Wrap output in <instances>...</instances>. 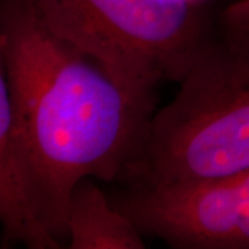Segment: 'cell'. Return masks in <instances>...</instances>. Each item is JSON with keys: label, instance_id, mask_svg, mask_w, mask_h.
Instances as JSON below:
<instances>
[{"label": "cell", "instance_id": "1", "mask_svg": "<svg viewBox=\"0 0 249 249\" xmlns=\"http://www.w3.org/2000/svg\"><path fill=\"white\" fill-rule=\"evenodd\" d=\"M0 73L36 178L46 227L67 240V205L83 178L122 180L155 111L57 36L34 0L0 1Z\"/></svg>", "mask_w": 249, "mask_h": 249}, {"label": "cell", "instance_id": "2", "mask_svg": "<svg viewBox=\"0 0 249 249\" xmlns=\"http://www.w3.org/2000/svg\"><path fill=\"white\" fill-rule=\"evenodd\" d=\"M249 170V29L222 22L175 98L154 112L129 187L232 178Z\"/></svg>", "mask_w": 249, "mask_h": 249}, {"label": "cell", "instance_id": "3", "mask_svg": "<svg viewBox=\"0 0 249 249\" xmlns=\"http://www.w3.org/2000/svg\"><path fill=\"white\" fill-rule=\"evenodd\" d=\"M57 36L103 67L132 97L157 111V90L178 83L211 37L193 0H34Z\"/></svg>", "mask_w": 249, "mask_h": 249}, {"label": "cell", "instance_id": "4", "mask_svg": "<svg viewBox=\"0 0 249 249\" xmlns=\"http://www.w3.org/2000/svg\"><path fill=\"white\" fill-rule=\"evenodd\" d=\"M241 175V173H240ZM129 187L112 202L144 235L178 249H234L238 178Z\"/></svg>", "mask_w": 249, "mask_h": 249}, {"label": "cell", "instance_id": "5", "mask_svg": "<svg viewBox=\"0 0 249 249\" xmlns=\"http://www.w3.org/2000/svg\"><path fill=\"white\" fill-rule=\"evenodd\" d=\"M0 222L1 248L22 244L29 249H60L62 241L40 217L36 178L0 73Z\"/></svg>", "mask_w": 249, "mask_h": 249}, {"label": "cell", "instance_id": "6", "mask_svg": "<svg viewBox=\"0 0 249 249\" xmlns=\"http://www.w3.org/2000/svg\"><path fill=\"white\" fill-rule=\"evenodd\" d=\"M67 240L71 249H144L134 222L108 199L94 178L73 187L67 205Z\"/></svg>", "mask_w": 249, "mask_h": 249}, {"label": "cell", "instance_id": "7", "mask_svg": "<svg viewBox=\"0 0 249 249\" xmlns=\"http://www.w3.org/2000/svg\"><path fill=\"white\" fill-rule=\"evenodd\" d=\"M234 249H249V170L241 173L237 196V231Z\"/></svg>", "mask_w": 249, "mask_h": 249}, {"label": "cell", "instance_id": "8", "mask_svg": "<svg viewBox=\"0 0 249 249\" xmlns=\"http://www.w3.org/2000/svg\"><path fill=\"white\" fill-rule=\"evenodd\" d=\"M222 22L249 29V0H237L222 13Z\"/></svg>", "mask_w": 249, "mask_h": 249}, {"label": "cell", "instance_id": "9", "mask_svg": "<svg viewBox=\"0 0 249 249\" xmlns=\"http://www.w3.org/2000/svg\"><path fill=\"white\" fill-rule=\"evenodd\" d=\"M193 1H196V3H198V4H201V3L205 1V0H193Z\"/></svg>", "mask_w": 249, "mask_h": 249}]
</instances>
